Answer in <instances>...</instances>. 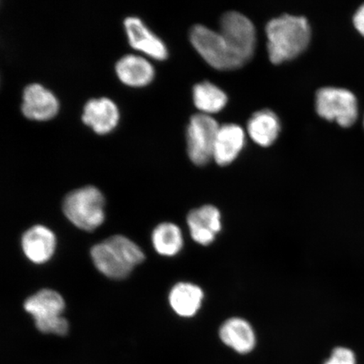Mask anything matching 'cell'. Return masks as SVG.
Wrapping results in <instances>:
<instances>
[{
  "label": "cell",
  "mask_w": 364,
  "mask_h": 364,
  "mask_svg": "<svg viewBox=\"0 0 364 364\" xmlns=\"http://www.w3.org/2000/svg\"><path fill=\"white\" fill-rule=\"evenodd\" d=\"M267 52L274 65L292 60L306 51L311 30L304 17L284 15L267 23Z\"/></svg>",
  "instance_id": "1"
},
{
  "label": "cell",
  "mask_w": 364,
  "mask_h": 364,
  "mask_svg": "<svg viewBox=\"0 0 364 364\" xmlns=\"http://www.w3.org/2000/svg\"><path fill=\"white\" fill-rule=\"evenodd\" d=\"M95 266L105 276L121 280L144 260L142 250L124 235H114L90 250Z\"/></svg>",
  "instance_id": "2"
},
{
  "label": "cell",
  "mask_w": 364,
  "mask_h": 364,
  "mask_svg": "<svg viewBox=\"0 0 364 364\" xmlns=\"http://www.w3.org/2000/svg\"><path fill=\"white\" fill-rule=\"evenodd\" d=\"M105 198L93 186L72 191L63 201V209L68 220L80 230L92 231L105 220Z\"/></svg>",
  "instance_id": "3"
},
{
  "label": "cell",
  "mask_w": 364,
  "mask_h": 364,
  "mask_svg": "<svg viewBox=\"0 0 364 364\" xmlns=\"http://www.w3.org/2000/svg\"><path fill=\"white\" fill-rule=\"evenodd\" d=\"M24 308L33 316L36 328L45 334L65 336L68 323L61 315L65 303L62 296L51 289H43L26 300Z\"/></svg>",
  "instance_id": "4"
},
{
  "label": "cell",
  "mask_w": 364,
  "mask_h": 364,
  "mask_svg": "<svg viewBox=\"0 0 364 364\" xmlns=\"http://www.w3.org/2000/svg\"><path fill=\"white\" fill-rule=\"evenodd\" d=\"M190 40L204 60L216 70H233L245 65L232 52L222 35L206 26H193L190 30Z\"/></svg>",
  "instance_id": "5"
},
{
  "label": "cell",
  "mask_w": 364,
  "mask_h": 364,
  "mask_svg": "<svg viewBox=\"0 0 364 364\" xmlns=\"http://www.w3.org/2000/svg\"><path fill=\"white\" fill-rule=\"evenodd\" d=\"M220 125L208 114H195L186 129L188 156L195 165L204 166L213 159Z\"/></svg>",
  "instance_id": "6"
},
{
  "label": "cell",
  "mask_w": 364,
  "mask_h": 364,
  "mask_svg": "<svg viewBox=\"0 0 364 364\" xmlns=\"http://www.w3.org/2000/svg\"><path fill=\"white\" fill-rule=\"evenodd\" d=\"M318 116L336 121L343 127H351L358 118V102L348 90L325 87L317 91L316 100Z\"/></svg>",
  "instance_id": "7"
},
{
  "label": "cell",
  "mask_w": 364,
  "mask_h": 364,
  "mask_svg": "<svg viewBox=\"0 0 364 364\" xmlns=\"http://www.w3.org/2000/svg\"><path fill=\"white\" fill-rule=\"evenodd\" d=\"M220 33L232 52L245 65L256 49V29L247 17L238 12H228L220 20Z\"/></svg>",
  "instance_id": "8"
},
{
  "label": "cell",
  "mask_w": 364,
  "mask_h": 364,
  "mask_svg": "<svg viewBox=\"0 0 364 364\" xmlns=\"http://www.w3.org/2000/svg\"><path fill=\"white\" fill-rule=\"evenodd\" d=\"M21 110L31 120L47 121L56 116L59 102L55 94L43 85L31 83L22 91Z\"/></svg>",
  "instance_id": "9"
},
{
  "label": "cell",
  "mask_w": 364,
  "mask_h": 364,
  "mask_svg": "<svg viewBox=\"0 0 364 364\" xmlns=\"http://www.w3.org/2000/svg\"><path fill=\"white\" fill-rule=\"evenodd\" d=\"M124 26L131 47L156 60H164L168 57L166 43L139 17H126Z\"/></svg>",
  "instance_id": "10"
},
{
  "label": "cell",
  "mask_w": 364,
  "mask_h": 364,
  "mask_svg": "<svg viewBox=\"0 0 364 364\" xmlns=\"http://www.w3.org/2000/svg\"><path fill=\"white\" fill-rule=\"evenodd\" d=\"M81 118L95 133L107 134L117 127L120 119V112L110 98H91L84 105Z\"/></svg>",
  "instance_id": "11"
},
{
  "label": "cell",
  "mask_w": 364,
  "mask_h": 364,
  "mask_svg": "<svg viewBox=\"0 0 364 364\" xmlns=\"http://www.w3.org/2000/svg\"><path fill=\"white\" fill-rule=\"evenodd\" d=\"M188 225L195 242L210 245L221 231V213L216 207L205 205L189 213Z\"/></svg>",
  "instance_id": "12"
},
{
  "label": "cell",
  "mask_w": 364,
  "mask_h": 364,
  "mask_svg": "<svg viewBox=\"0 0 364 364\" xmlns=\"http://www.w3.org/2000/svg\"><path fill=\"white\" fill-rule=\"evenodd\" d=\"M115 71L122 83L131 87H142L154 80V65L148 58L135 53H127L116 63Z\"/></svg>",
  "instance_id": "13"
},
{
  "label": "cell",
  "mask_w": 364,
  "mask_h": 364,
  "mask_svg": "<svg viewBox=\"0 0 364 364\" xmlns=\"http://www.w3.org/2000/svg\"><path fill=\"white\" fill-rule=\"evenodd\" d=\"M218 335L223 343L239 354H248L256 348V332L242 318H230L223 323Z\"/></svg>",
  "instance_id": "14"
},
{
  "label": "cell",
  "mask_w": 364,
  "mask_h": 364,
  "mask_svg": "<svg viewBox=\"0 0 364 364\" xmlns=\"http://www.w3.org/2000/svg\"><path fill=\"white\" fill-rule=\"evenodd\" d=\"M21 245L30 261L42 264L47 262L55 252L56 237L47 227L36 225L23 235Z\"/></svg>",
  "instance_id": "15"
},
{
  "label": "cell",
  "mask_w": 364,
  "mask_h": 364,
  "mask_svg": "<svg viewBox=\"0 0 364 364\" xmlns=\"http://www.w3.org/2000/svg\"><path fill=\"white\" fill-rule=\"evenodd\" d=\"M245 142V133L240 126L225 124L220 127L213 150V159L221 166L230 165L239 156Z\"/></svg>",
  "instance_id": "16"
},
{
  "label": "cell",
  "mask_w": 364,
  "mask_h": 364,
  "mask_svg": "<svg viewBox=\"0 0 364 364\" xmlns=\"http://www.w3.org/2000/svg\"><path fill=\"white\" fill-rule=\"evenodd\" d=\"M204 294L200 287L190 283H179L173 287L169 300L171 306L181 317H193L202 306Z\"/></svg>",
  "instance_id": "17"
},
{
  "label": "cell",
  "mask_w": 364,
  "mask_h": 364,
  "mask_svg": "<svg viewBox=\"0 0 364 364\" xmlns=\"http://www.w3.org/2000/svg\"><path fill=\"white\" fill-rule=\"evenodd\" d=\"M247 130L255 143L268 147L279 135L280 122L274 112L266 109L253 114L248 122Z\"/></svg>",
  "instance_id": "18"
},
{
  "label": "cell",
  "mask_w": 364,
  "mask_h": 364,
  "mask_svg": "<svg viewBox=\"0 0 364 364\" xmlns=\"http://www.w3.org/2000/svg\"><path fill=\"white\" fill-rule=\"evenodd\" d=\"M193 97L195 106L208 115L223 110L228 102L224 91L207 81L194 86Z\"/></svg>",
  "instance_id": "19"
},
{
  "label": "cell",
  "mask_w": 364,
  "mask_h": 364,
  "mask_svg": "<svg viewBox=\"0 0 364 364\" xmlns=\"http://www.w3.org/2000/svg\"><path fill=\"white\" fill-rule=\"evenodd\" d=\"M154 249L162 256L173 257L183 247L180 228L171 223H163L154 229L152 235Z\"/></svg>",
  "instance_id": "20"
},
{
  "label": "cell",
  "mask_w": 364,
  "mask_h": 364,
  "mask_svg": "<svg viewBox=\"0 0 364 364\" xmlns=\"http://www.w3.org/2000/svg\"><path fill=\"white\" fill-rule=\"evenodd\" d=\"M324 364H357L356 355L351 349L338 347L332 350L331 356Z\"/></svg>",
  "instance_id": "21"
},
{
  "label": "cell",
  "mask_w": 364,
  "mask_h": 364,
  "mask_svg": "<svg viewBox=\"0 0 364 364\" xmlns=\"http://www.w3.org/2000/svg\"><path fill=\"white\" fill-rule=\"evenodd\" d=\"M353 24L359 33L364 36V4L355 14Z\"/></svg>",
  "instance_id": "22"
},
{
  "label": "cell",
  "mask_w": 364,
  "mask_h": 364,
  "mask_svg": "<svg viewBox=\"0 0 364 364\" xmlns=\"http://www.w3.org/2000/svg\"><path fill=\"white\" fill-rule=\"evenodd\" d=\"M363 124H364V122H363Z\"/></svg>",
  "instance_id": "23"
}]
</instances>
